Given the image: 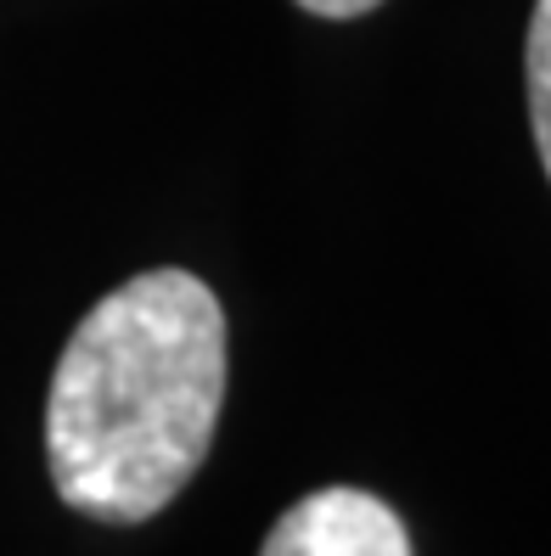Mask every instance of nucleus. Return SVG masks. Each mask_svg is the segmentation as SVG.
Returning <instances> with one entry per match:
<instances>
[{"instance_id":"obj_1","label":"nucleus","mask_w":551,"mask_h":556,"mask_svg":"<svg viewBox=\"0 0 551 556\" xmlns=\"http://www.w3.org/2000/svg\"><path fill=\"white\" fill-rule=\"evenodd\" d=\"M225 405V309L191 270L113 287L57 359L46 462L57 495L96 522L164 511L214 444Z\"/></svg>"},{"instance_id":"obj_2","label":"nucleus","mask_w":551,"mask_h":556,"mask_svg":"<svg viewBox=\"0 0 551 556\" xmlns=\"http://www.w3.org/2000/svg\"><path fill=\"white\" fill-rule=\"evenodd\" d=\"M259 556H411V534L366 489H315L281 511Z\"/></svg>"},{"instance_id":"obj_3","label":"nucleus","mask_w":551,"mask_h":556,"mask_svg":"<svg viewBox=\"0 0 551 556\" xmlns=\"http://www.w3.org/2000/svg\"><path fill=\"white\" fill-rule=\"evenodd\" d=\"M524 68H529V124H535V147H540V163H546V175H551V0H535Z\"/></svg>"},{"instance_id":"obj_4","label":"nucleus","mask_w":551,"mask_h":556,"mask_svg":"<svg viewBox=\"0 0 551 556\" xmlns=\"http://www.w3.org/2000/svg\"><path fill=\"white\" fill-rule=\"evenodd\" d=\"M304 12L315 17H366L372 7H383V0H299Z\"/></svg>"}]
</instances>
